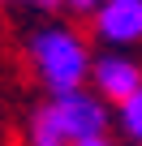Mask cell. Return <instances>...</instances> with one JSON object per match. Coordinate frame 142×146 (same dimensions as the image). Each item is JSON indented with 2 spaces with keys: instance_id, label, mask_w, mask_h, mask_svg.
Masks as SVG:
<instances>
[{
  "instance_id": "obj_10",
  "label": "cell",
  "mask_w": 142,
  "mask_h": 146,
  "mask_svg": "<svg viewBox=\"0 0 142 146\" xmlns=\"http://www.w3.org/2000/svg\"><path fill=\"white\" fill-rule=\"evenodd\" d=\"M138 146H142V142H138Z\"/></svg>"
},
{
  "instance_id": "obj_5",
  "label": "cell",
  "mask_w": 142,
  "mask_h": 146,
  "mask_svg": "<svg viewBox=\"0 0 142 146\" xmlns=\"http://www.w3.org/2000/svg\"><path fill=\"white\" fill-rule=\"evenodd\" d=\"M30 146H69V137L60 133L52 108H39L35 112V120H30Z\"/></svg>"
},
{
  "instance_id": "obj_9",
  "label": "cell",
  "mask_w": 142,
  "mask_h": 146,
  "mask_svg": "<svg viewBox=\"0 0 142 146\" xmlns=\"http://www.w3.org/2000/svg\"><path fill=\"white\" fill-rule=\"evenodd\" d=\"M35 5H43V9H52V5H60V0H35Z\"/></svg>"
},
{
  "instance_id": "obj_8",
  "label": "cell",
  "mask_w": 142,
  "mask_h": 146,
  "mask_svg": "<svg viewBox=\"0 0 142 146\" xmlns=\"http://www.w3.org/2000/svg\"><path fill=\"white\" fill-rule=\"evenodd\" d=\"M69 5H73V9H95L99 0H69Z\"/></svg>"
},
{
  "instance_id": "obj_6",
  "label": "cell",
  "mask_w": 142,
  "mask_h": 146,
  "mask_svg": "<svg viewBox=\"0 0 142 146\" xmlns=\"http://www.w3.org/2000/svg\"><path fill=\"white\" fill-rule=\"evenodd\" d=\"M121 129H125L133 142H142V86L121 103Z\"/></svg>"
},
{
  "instance_id": "obj_3",
  "label": "cell",
  "mask_w": 142,
  "mask_h": 146,
  "mask_svg": "<svg viewBox=\"0 0 142 146\" xmlns=\"http://www.w3.org/2000/svg\"><path fill=\"white\" fill-rule=\"evenodd\" d=\"M95 30L108 43H138L142 39V0H99Z\"/></svg>"
},
{
  "instance_id": "obj_4",
  "label": "cell",
  "mask_w": 142,
  "mask_h": 146,
  "mask_svg": "<svg viewBox=\"0 0 142 146\" xmlns=\"http://www.w3.org/2000/svg\"><path fill=\"white\" fill-rule=\"evenodd\" d=\"M91 73H95L99 95H108V99H116V103H125V99L142 86V69H138L129 56H103V60L91 64Z\"/></svg>"
},
{
  "instance_id": "obj_1",
  "label": "cell",
  "mask_w": 142,
  "mask_h": 146,
  "mask_svg": "<svg viewBox=\"0 0 142 146\" xmlns=\"http://www.w3.org/2000/svg\"><path fill=\"white\" fill-rule=\"evenodd\" d=\"M30 60L39 69V78L65 95V90H78L86 82V73H91V60H86V47L78 35H69V30H39L30 39Z\"/></svg>"
},
{
  "instance_id": "obj_7",
  "label": "cell",
  "mask_w": 142,
  "mask_h": 146,
  "mask_svg": "<svg viewBox=\"0 0 142 146\" xmlns=\"http://www.w3.org/2000/svg\"><path fill=\"white\" fill-rule=\"evenodd\" d=\"M73 146H108V142H103V133H95V137H82V142H73Z\"/></svg>"
},
{
  "instance_id": "obj_2",
  "label": "cell",
  "mask_w": 142,
  "mask_h": 146,
  "mask_svg": "<svg viewBox=\"0 0 142 146\" xmlns=\"http://www.w3.org/2000/svg\"><path fill=\"white\" fill-rule=\"evenodd\" d=\"M47 108H52V116H56L60 133L69 137V146H73V142H82V137L103 133V125H108L103 103H99L95 95H86L82 86H78V90H65V95H56Z\"/></svg>"
}]
</instances>
